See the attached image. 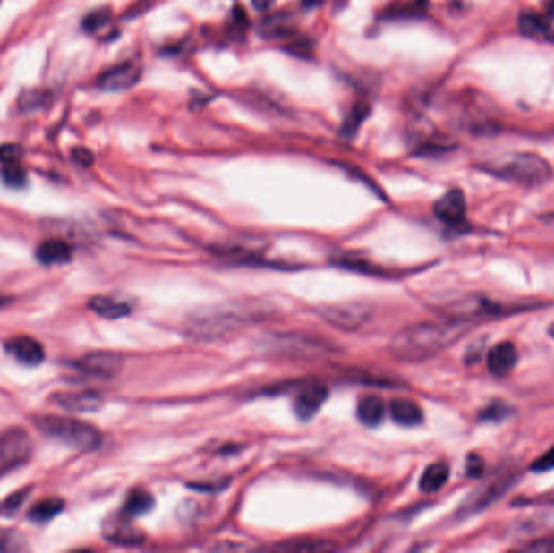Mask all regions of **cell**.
<instances>
[{
    "instance_id": "cell-1",
    "label": "cell",
    "mask_w": 554,
    "mask_h": 553,
    "mask_svg": "<svg viewBox=\"0 0 554 553\" xmlns=\"http://www.w3.org/2000/svg\"><path fill=\"white\" fill-rule=\"evenodd\" d=\"M467 323L469 321L447 319L412 325L394 336L389 351L402 362L427 361L459 341L469 329Z\"/></svg>"
},
{
    "instance_id": "cell-2",
    "label": "cell",
    "mask_w": 554,
    "mask_h": 553,
    "mask_svg": "<svg viewBox=\"0 0 554 553\" xmlns=\"http://www.w3.org/2000/svg\"><path fill=\"white\" fill-rule=\"evenodd\" d=\"M260 317V307L251 303H221L193 311L185 321V333L203 341L222 339L245 328Z\"/></svg>"
},
{
    "instance_id": "cell-3",
    "label": "cell",
    "mask_w": 554,
    "mask_h": 553,
    "mask_svg": "<svg viewBox=\"0 0 554 553\" xmlns=\"http://www.w3.org/2000/svg\"><path fill=\"white\" fill-rule=\"evenodd\" d=\"M482 169L524 189H538L553 179V167L541 156L533 153L498 156L482 166Z\"/></svg>"
},
{
    "instance_id": "cell-4",
    "label": "cell",
    "mask_w": 554,
    "mask_h": 553,
    "mask_svg": "<svg viewBox=\"0 0 554 553\" xmlns=\"http://www.w3.org/2000/svg\"><path fill=\"white\" fill-rule=\"evenodd\" d=\"M35 425L49 438L62 441L73 450L93 451L101 447L103 435L91 424L62 415H38Z\"/></svg>"
},
{
    "instance_id": "cell-5",
    "label": "cell",
    "mask_w": 554,
    "mask_h": 553,
    "mask_svg": "<svg viewBox=\"0 0 554 553\" xmlns=\"http://www.w3.org/2000/svg\"><path fill=\"white\" fill-rule=\"evenodd\" d=\"M516 481H517V474L512 471L504 469L501 472H498L491 479H488L478 490L472 493L467 500H464L459 515L470 516V515L486 510L490 505L498 502L504 493L511 489Z\"/></svg>"
},
{
    "instance_id": "cell-6",
    "label": "cell",
    "mask_w": 554,
    "mask_h": 553,
    "mask_svg": "<svg viewBox=\"0 0 554 553\" xmlns=\"http://www.w3.org/2000/svg\"><path fill=\"white\" fill-rule=\"evenodd\" d=\"M516 307H507L503 303H496L482 295H469L457 302L451 303L447 307L449 319L456 320L473 321L478 319H498L503 315H509L512 311H517Z\"/></svg>"
},
{
    "instance_id": "cell-7",
    "label": "cell",
    "mask_w": 554,
    "mask_h": 553,
    "mask_svg": "<svg viewBox=\"0 0 554 553\" xmlns=\"http://www.w3.org/2000/svg\"><path fill=\"white\" fill-rule=\"evenodd\" d=\"M320 315L329 325L344 331H354L362 325L367 323L370 319V311L365 305L360 303H337V305H326L320 309Z\"/></svg>"
},
{
    "instance_id": "cell-8",
    "label": "cell",
    "mask_w": 554,
    "mask_h": 553,
    "mask_svg": "<svg viewBox=\"0 0 554 553\" xmlns=\"http://www.w3.org/2000/svg\"><path fill=\"white\" fill-rule=\"evenodd\" d=\"M33 450L28 433L21 429H12L0 435V469L23 464Z\"/></svg>"
},
{
    "instance_id": "cell-9",
    "label": "cell",
    "mask_w": 554,
    "mask_h": 553,
    "mask_svg": "<svg viewBox=\"0 0 554 553\" xmlns=\"http://www.w3.org/2000/svg\"><path fill=\"white\" fill-rule=\"evenodd\" d=\"M435 215L451 229H464L467 225V203L459 189L446 191L435 203Z\"/></svg>"
},
{
    "instance_id": "cell-10",
    "label": "cell",
    "mask_w": 554,
    "mask_h": 553,
    "mask_svg": "<svg viewBox=\"0 0 554 553\" xmlns=\"http://www.w3.org/2000/svg\"><path fill=\"white\" fill-rule=\"evenodd\" d=\"M141 78V67L137 62H124L112 69L106 70L98 78V88L109 93L127 91L135 87Z\"/></svg>"
},
{
    "instance_id": "cell-11",
    "label": "cell",
    "mask_w": 554,
    "mask_h": 553,
    "mask_svg": "<svg viewBox=\"0 0 554 553\" xmlns=\"http://www.w3.org/2000/svg\"><path fill=\"white\" fill-rule=\"evenodd\" d=\"M49 401L69 413H93L104 404L103 396L96 391H62L49 396Z\"/></svg>"
},
{
    "instance_id": "cell-12",
    "label": "cell",
    "mask_w": 554,
    "mask_h": 553,
    "mask_svg": "<svg viewBox=\"0 0 554 553\" xmlns=\"http://www.w3.org/2000/svg\"><path fill=\"white\" fill-rule=\"evenodd\" d=\"M75 365L78 370L88 373V375L109 379L115 373H119L122 369V357L114 353L99 351V353H91V354L81 357Z\"/></svg>"
},
{
    "instance_id": "cell-13",
    "label": "cell",
    "mask_w": 554,
    "mask_h": 553,
    "mask_svg": "<svg viewBox=\"0 0 554 553\" xmlns=\"http://www.w3.org/2000/svg\"><path fill=\"white\" fill-rule=\"evenodd\" d=\"M520 33L538 43H554V26L546 15L525 10L519 17Z\"/></svg>"
},
{
    "instance_id": "cell-14",
    "label": "cell",
    "mask_w": 554,
    "mask_h": 553,
    "mask_svg": "<svg viewBox=\"0 0 554 553\" xmlns=\"http://www.w3.org/2000/svg\"><path fill=\"white\" fill-rule=\"evenodd\" d=\"M104 537L119 545H140L145 542V534L135 528L127 516H120V518L111 519L106 526H104Z\"/></svg>"
},
{
    "instance_id": "cell-15",
    "label": "cell",
    "mask_w": 554,
    "mask_h": 553,
    "mask_svg": "<svg viewBox=\"0 0 554 553\" xmlns=\"http://www.w3.org/2000/svg\"><path fill=\"white\" fill-rule=\"evenodd\" d=\"M329 396V389L324 385H308L295 398V413L302 421H308L321 409Z\"/></svg>"
},
{
    "instance_id": "cell-16",
    "label": "cell",
    "mask_w": 554,
    "mask_h": 553,
    "mask_svg": "<svg viewBox=\"0 0 554 553\" xmlns=\"http://www.w3.org/2000/svg\"><path fill=\"white\" fill-rule=\"evenodd\" d=\"M7 351L18 362L35 367L44 361V347L31 336H17L7 343Z\"/></svg>"
},
{
    "instance_id": "cell-17",
    "label": "cell",
    "mask_w": 554,
    "mask_h": 553,
    "mask_svg": "<svg viewBox=\"0 0 554 553\" xmlns=\"http://www.w3.org/2000/svg\"><path fill=\"white\" fill-rule=\"evenodd\" d=\"M488 369L496 377H504L511 372L517 363V349L511 341H501L488 353Z\"/></svg>"
},
{
    "instance_id": "cell-18",
    "label": "cell",
    "mask_w": 554,
    "mask_h": 553,
    "mask_svg": "<svg viewBox=\"0 0 554 553\" xmlns=\"http://www.w3.org/2000/svg\"><path fill=\"white\" fill-rule=\"evenodd\" d=\"M72 257H73V249L69 243L59 241V239L46 241L36 251V259H39V263L47 265V267L67 263Z\"/></svg>"
},
{
    "instance_id": "cell-19",
    "label": "cell",
    "mask_w": 554,
    "mask_h": 553,
    "mask_svg": "<svg viewBox=\"0 0 554 553\" xmlns=\"http://www.w3.org/2000/svg\"><path fill=\"white\" fill-rule=\"evenodd\" d=\"M389 411H391V417L399 425L415 427V425H420L423 422V411L412 399H394V401H391V404H389Z\"/></svg>"
},
{
    "instance_id": "cell-20",
    "label": "cell",
    "mask_w": 554,
    "mask_h": 553,
    "mask_svg": "<svg viewBox=\"0 0 554 553\" xmlns=\"http://www.w3.org/2000/svg\"><path fill=\"white\" fill-rule=\"evenodd\" d=\"M292 18L289 13H273L261 20L260 23V35L269 38V39H281L292 36Z\"/></svg>"
},
{
    "instance_id": "cell-21",
    "label": "cell",
    "mask_w": 554,
    "mask_h": 553,
    "mask_svg": "<svg viewBox=\"0 0 554 553\" xmlns=\"http://www.w3.org/2000/svg\"><path fill=\"white\" fill-rule=\"evenodd\" d=\"M88 307L96 315L107 319V320H117V319H122V317L130 313L128 303L120 302V301H115L112 297H106V295H96L88 302Z\"/></svg>"
},
{
    "instance_id": "cell-22",
    "label": "cell",
    "mask_w": 554,
    "mask_h": 553,
    "mask_svg": "<svg viewBox=\"0 0 554 553\" xmlns=\"http://www.w3.org/2000/svg\"><path fill=\"white\" fill-rule=\"evenodd\" d=\"M384 413H386V407H384L383 399L378 398L375 395L363 396L358 401L357 415L362 424L368 425V427H376V425L381 424Z\"/></svg>"
},
{
    "instance_id": "cell-23",
    "label": "cell",
    "mask_w": 554,
    "mask_h": 553,
    "mask_svg": "<svg viewBox=\"0 0 554 553\" xmlns=\"http://www.w3.org/2000/svg\"><path fill=\"white\" fill-rule=\"evenodd\" d=\"M451 469L446 463H435L428 466L420 479V490L425 493L439 492L449 481Z\"/></svg>"
},
{
    "instance_id": "cell-24",
    "label": "cell",
    "mask_w": 554,
    "mask_h": 553,
    "mask_svg": "<svg viewBox=\"0 0 554 553\" xmlns=\"http://www.w3.org/2000/svg\"><path fill=\"white\" fill-rule=\"evenodd\" d=\"M153 495L146 492V490H141V489H137L128 495L122 513L127 518H137V516H143L146 513H149L153 510Z\"/></svg>"
},
{
    "instance_id": "cell-25",
    "label": "cell",
    "mask_w": 554,
    "mask_h": 553,
    "mask_svg": "<svg viewBox=\"0 0 554 553\" xmlns=\"http://www.w3.org/2000/svg\"><path fill=\"white\" fill-rule=\"evenodd\" d=\"M371 113V106L367 101H358L352 106L350 113L347 114L345 121L342 123L341 133L347 139H352L357 135L358 130L367 121L368 115Z\"/></svg>"
},
{
    "instance_id": "cell-26",
    "label": "cell",
    "mask_w": 554,
    "mask_h": 553,
    "mask_svg": "<svg viewBox=\"0 0 554 553\" xmlns=\"http://www.w3.org/2000/svg\"><path fill=\"white\" fill-rule=\"evenodd\" d=\"M65 508V502L59 497L44 498L41 502L36 503L35 506L28 513V518L35 523H47L55 518L60 511Z\"/></svg>"
},
{
    "instance_id": "cell-27",
    "label": "cell",
    "mask_w": 554,
    "mask_h": 553,
    "mask_svg": "<svg viewBox=\"0 0 554 553\" xmlns=\"http://www.w3.org/2000/svg\"><path fill=\"white\" fill-rule=\"evenodd\" d=\"M512 414H514V409L507 403L496 399V401H491L488 406L482 409L480 421L491 422V424H499V422H503L506 419H509Z\"/></svg>"
},
{
    "instance_id": "cell-28",
    "label": "cell",
    "mask_w": 554,
    "mask_h": 553,
    "mask_svg": "<svg viewBox=\"0 0 554 553\" xmlns=\"http://www.w3.org/2000/svg\"><path fill=\"white\" fill-rule=\"evenodd\" d=\"M2 179L13 189H20L26 183V173L23 167L20 166V161L17 163H7L2 167Z\"/></svg>"
},
{
    "instance_id": "cell-29",
    "label": "cell",
    "mask_w": 554,
    "mask_h": 553,
    "mask_svg": "<svg viewBox=\"0 0 554 553\" xmlns=\"http://www.w3.org/2000/svg\"><path fill=\"white\" fill-rule=\"evenodd\" d=\"M109 21H111V12L109 10H96L85 18L83 28L88 33H98V31L103 30L104 26L109 25Z\"/></svg>"
},
{
    "instance_id": "cell-30",
    "label": "cell",
    "mask_w": 554,
    "mask_h": 553,
    "mask_svg": "<svg viewBox=\"0 0 554 553\" xmlns=\"http://www.w3.org/2000/svg\"><path fill=\"white\" fill-rule=\"evenodd\" d=\"M47 101V96L41 91H25L20 98V109L21 111H31L41 107Z\"/></svg>"
},
{
    "instance_id": "cell-31",
    "label": "cell",
    "mask_w": 554,
    "mask_h": 553,
    "mask_svg": "<svg viewBox=\"0 0 554 553\" xmlns=\"http://www.w3.org/2000/svg\"><path fill=\"white\" fill-rule=\"evenodd\" d=\"M28 495H30V489H25V490H20V492L13 493L12 497H9L5 502L2 503V506H0V513H5V515H12V513H15V511L23 505L26 498H28Z\"/></svg>"
},
{
    "instance_id": "cell-32",
    "label": "cell",
    "mask_w": 554,
    "mask_h": 553,
    "mask_svg": "<svg viewBox=\"0 0 554 553\" xmlns=\"http://www.w3.org/2000/svg\"><path fill=\"white\" fill-rule=\"evenodd\" d=\"M554 469V447H551L550 450L546 451L545 455H541L540 458L533 461V464L530 466L532 472H548V471H553Z\"/></svg>"
},
{
    "instance_id": "cell-33",
    "label": "cell",
    "mask_w": 554,
    "mask_h": 553,
    "mask_svg": "<svg viewBox=\"0 0 554 553\" xmlns=\"http://www.w3.org/2000/svg\"><path fill=\"white\" fill-rule=\"evenodd\" d=\"M465 472L469 477H480L483 476L485 472V461L483 458L477 455V453H472L467 456V463H465Z\"/></svg>"
},
{
    "instance_id": "cell-34",
    "label": "cell",
    "mask_w": 554,
    "mask_h": 553,
    "mask_svg": "<svg viewBox=\"0 0 554 553\" xmlns=\"http://www.w3.org/2000/svg\"><path fill=\"white\" fill-rule=\"evenodd\" d=\"M21 539H17L15 532L9 531H0V552H10V550H21L23 545H20Z\"/></svg>"
},
{
    "instance_id": "cell-35",
    "label": "cell",
    "mask_w": 554,
    "mask_h": 553,
    "mask_svg": "<svg viewBox=\"0 0 554 553\" xmlns=\"http://www.w3.org/2000/svg\"><path fill=\"white\" fill-rule=\"evenodd\" d=\"M524 550L535 553H554V537L535 540V542H532V544L525 545Z\"/></svg>"
},
{
    "instance_id": "cell-36",
    "label": "cell",
    "mask_w": 554,
    "mask_h": 553,
    "mask_svg": "<svg viewBox=\"0 0 554 553\" xmlns=\"http://www.w3.org/2000/svg\"><path fill=\"white\" fill-rule=\"evenodd\" d=\"M21 157V148L17 145H4L0 147V161L4 165L7 163H17Z\"/></svg>"
},
{
    "instance_id": "cell-37",
    "label": "cell",
    "mask_w": 554,
    "mask_h": 553,
    "mask_svg": "<svg viewBox=\"0 0 554 553\" xmlns=\"http://www.w3.org/2000/svg\"><path fill=\"white\" fill-rule=\"evenodd\" d=\"M72 156H73V159L77 161L78 165L85 166V167L94 163L93 153H91L89 149H86V148H77V149H73Z\"/></svg>"
},
{
    "instance_id": "cell-38",
    "label": "cell",
    "mask_w": 554,
    "mask_h": 553,
    "mask_svg": "<svg viewBox=\"0 0 554 553\" xmlns=\"http://www.w3.org/2000/svg\"><path fill=\"white\" fill-rule=\"evenodd\" d=\"M519 505H554V490L537 498H532L529 502L519 503Z\"/></svg>"
},
{
    "instance_id": "cell-39",
    "label": "cell",
    "mask_w": 554,
    "mask_h": 553,
    "mask_svg": "<svg viewBox=\"0 0 554 553\" xmlns=\"http://www.w3.org/2000/svg\"><path fill=\"white\" fill-rule=\"evenodd\" d=\"M253 2V7L258 12H266L268 9H271V5L274 4V0H251Z\"/></svg>"
},
{
    "instance_id": "cell-40",
    "label": "cell",
    "mask_w": 554,
    "mask_h": 553,
    "mask_svg": "<svg viewBox=\"0 0 554 553\" xmlns=\"http://www.w3.org/2000/svg\"><path fill=\"white\" fill-rule=\"evenodd\" d=\"M326 0H302V4L307 7V9H315V7H320V5H323Z\"/></svg>"
},
{
    "instance_id": "cell-41",
    "label": "cell",
    "mask_w": 554,
    "mask_h": 553,
    "mask_svg": "<svg viewBox=\"0 0 554 553\" xmlns=\"http://www.w3.org/2000/svg\"><path fill=\"white\" fill-rule=\"evenodd\" d=\"M545 7L548 18H554V0H546Z\"/></svg>"
},
{
    "instance_id": "cell-42",
    "label": "cell",
    "mask_w": 554,
    "mask_h": 553,
    "mask_svg": "<svg viewBox=\"0 0 554 553\" xmlns=\"http://www.w3.org/2000/svg\"><path fill=\"white\" fill-rule=\"evenodd\" d=\"M545 223L546 225H551L554 229V215H548V217H545Z\"/></svg>"
},
{
    "instance_id": "cell-43",
    "label": "cell",
    "mask_w": 554,
    "mask_h": 553,
    "mask_svg": "<svg viewBox=\"0 0 554 553\" xmlns=\"http://www.w3.org/2000/svg\"><path fill=\"white\" fill-rule=\"evenodd\" d=\"M548 335L554 339V323L553 325H550V328H548Z\"/></svg>"
}]
</instances>
